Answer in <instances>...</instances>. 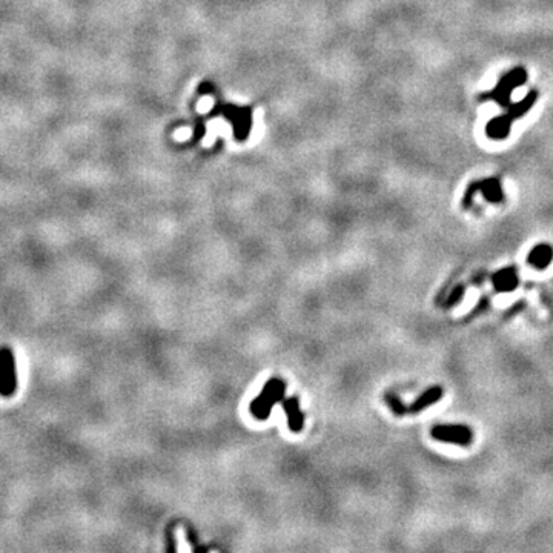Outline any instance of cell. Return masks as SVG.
I'll list each match as a JSON object with an SVG mask.
<instances>
[{
    "mask_svg": "<svg viewBox=\"0 0 553 553\" xmlns=\"http://www.w3.org/2000/svg\"><path fill=\"white\" fill-rule=\"evenodd\" d=\"M386 401H388L389 408L392 409V412H394L395 415H406V414H408V406H404L403 401H401L400 398H398L396 395L389 394V395L386 396Z\"/></svg>",
    "mask_w": 553,
    "mask_h": 553,
    "instance_id": "9c48e42d",
    "label": "cell"
},
{
    "mask_svg": "<svg viewBox=\"0 0 553 553\" xmlns=\"http://www.w3.org/2000/svg\"><path fill=\"white\" fill-rule=\"evenodd\" d=\"M512 121H514V119H512L507 112H504L501 116H498L489 121L487 126H485V132H487V136L490 139L503 140L509 136Z\"/></svg>",
    "mask_w": 553,
    "mask_h": 553,
    "instance_id": "ba28073f",
    "label": "cell"
},
{
    "mask_svg": "<svg viewBox=\"0 0 553 553\" xmlns=\"http://www.w3.org/2000/svg\"><path fill=\"white\" fill-rule=\"evenodd\" d=\"M483 194V197L490 201V203H500L504 200V192L501 183L498 179H484L480 181H474V183L467 186L466 194L463 199V206L469 208L472 205V200L476 194Z\"/></svg>",
    "mask_w": 553,
    "mask_h": 553,
    "instance_id": "3957f363",
    "label": "cell"
},
{
    "mask_svg": "<svg viewBox=\"0 0 553 553\" xmlns=\"http://www.w3.org/2000/svg\"><path fill=\"white\" fill-rule=\"evenodd\" d=\"M553 260V248L547 243H541V245H536L527 255V263L530 266H534L538 271H543V269L547 268Z\"/></svg>",
    "mask_w": 553,
    "mask_h": 553,
    "instance_id": "52a82bcc",
    "label": "cell"
},
{
    "mask_svg": "<svg viewBox=\"0 0 553 553\" xmlns=\"http://www.w3.org/2000/svg\"><path fill=\"white\" fill-rule=\"evenodd\" d=\"M444 395V390L440 386H432L424 390V392L416 398V400L408 406V414H420L424 409H428L435 404L436 401H440Z\"/></svg>",
    "mask_w": 553,
    "mask_h": 553,
    "instance_id": "8992f818",
    "label": "cell"
},
{
    "mask_svg": "<svg viewBox=\"0 0 553 553\" xmlns=\"http://www.w3.org/2000/svg\"><path fill=\"white\" fill-rule=\"evenodd\" d=\"M490 280L496 292H510L519 285L518 269L515 266L500 269V271L490 276Z\"/></svg>",
    "mask_w": 553,
    "mask_h": 553,
    "instance_id": "5b68a950",
    "label": "cell"
},
{
    "mask_svg": "<svg viewBox=\"0 0 553 553\" xmlns=\"http://www.w3.org/2000/svg\"><path fill=\"white\" fill-rule=\"evenodd\" d=\"M430 434L436 441L456 444V446H470L474 440L472 429L461 424H440V426H435Z\"/></svg>",
    "mask_w": 553,
    "mask_h": 553,
    "instance_id": "277c9868",
    "label": "cell"
},
{
    "mask_svg": "<svg viewBox=\"0 0 553 553\" xmlns=\"http://www.w3.org/2000/svg\"><path fill=\"white\" fill-rule=\"evenodd\" d=\"M17 390L16 356L10 348L0 349V395L10 398Z\"/></svg>",
    "mask_w": 553,
    "mask_h": 553,
    "instance_id": "7a4b0ae2",
    "label": "cell"
},
{
    "mask_svg": "<svg viewBox=\"0 0 553 553\" xmlns=\"http://www.w3.org/2000/svg\"><path fill=\"white\" fill-rule=\"evenodd\" d=\"M525 80H527V72H525V70L523 68L512 70L500 79V82L495 86V90L481 94V102H484V100H494V102H496L500 106L507 108L510 105L512 92H514L515 88L523 85Z\"/></svg>",
    "mask_w": 553,
    "mask_h": 553,
    "instance_id": "6da1fadb",
    "label": "cell"
},
{
    "mask_svg": "<svg viewBox=\"0 0 553 553\" xmlns=\"http://www.w3.org/2000/svg\"><path fill=\"white\" fill-rule=\"evenodd\" d=\"M464 291H466V288H464L463 285L455 286L454 291H452V294L449 295V299H448V301H446V306H454V305H456L458 301H461L463 295H464Z\"/></svg>",
    "mask_w": 553,
    "mask_h": 553,
    "instance_id": "30bf717a",
    "label": "cell"
}]
</instances>
